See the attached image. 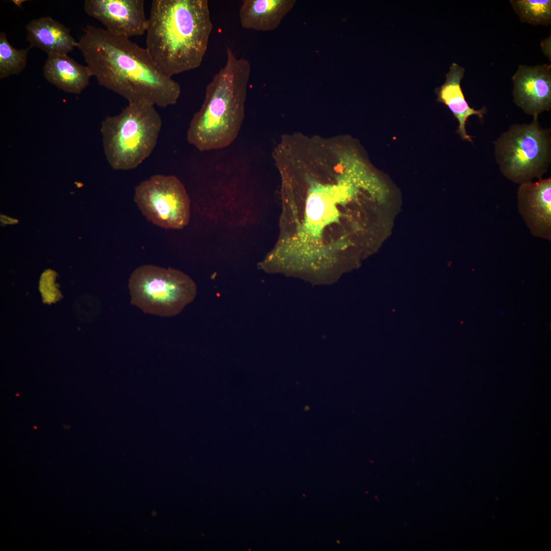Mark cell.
<instances>
[{"instance_id": "cell-1", "label": "cell", "mask_w": 551, "mask_h": 551, "mask_svg": "<svg viewBox=\"0 0 551 551\" xmlns=\"http://www.w3.org/2000/svg\"><path fill=\"white\" fill-rule=\"evenodd\" d=\"M86 66L99 85L129 104L165 108L178 102L179 84L164 74L146 48L130 38L89 25L78 41Z\"/></svg>"}, {"instance_id": "cell-2", "label": "cell", "mask_w": 551, "mask_h": 551, "mask_svg": "<svg viewBox=\"0 0 551 551\" xmlns=\"http://www.w3.org/2000/svg\"><path fill=\"white\" fill-rule=\"evenodd\" d=\"M212 29L207 0H154L145 48L172 78L201 66Z\"/></svg>"}, {"instance_id": "cell-3", "label": "cell", "mask_w": 551, "mask_h": 551, "mask_svg": "<svg viewBox=\"0 0 551 551\" xmlns=\"http://www.w3.org/2000/svg\"><path fill=\"white\" fill-rule=\"evenodd\" d=\"M251 72L248 61L227 49L225 65L206 88L204 102L191 120L188 142L200 151L221 149L237 137L245 116Z\"/></svg>"}, {"instance_id": "cell-4", "label": "cell", "mask_w": 551, "mask_h": 551, "mask_svg": "<svg viewBox=\"0 0 551 551\" xmlns=\"http://www.w3.org/2000/svg\"><path fill=\"white\" fill-rule=\"evenodd\" d=\"M162 121L155 106L129 104L118 115L102 123L104 153L114 169L128 170L138 166L154 149Z\"/></svg>"}, {"instance_id": "cell-5", "label": "cell", "mask_w": 551, "mask_h": 551, "mask_svg": "<svg viewBox=\"0 0 551 551\" xmlns=\"http://www.w3.org/2000/svg\"><path fill=\"white\" fill-rule=\"evenodd\" d=\"M550 130L541 127L538 116L529 124L511 126L494 142L495 156L503 174L517 184L541 179L551 159Z\"/></svg>"}, {"instance_id": "cell-6", "label": "cell", "mask_w": 551, "mask_h": 551, "mask_svg": "<svg viewBox=\"0 0 551 551\" xmlns=\"http://www.w3.org/2000/svg\"><path fill=\"white\" fill-rule=\"evenodd\" d=\"M131 303L144 313L171 317L179 314L195 298L196 286L183 272L153 265L133 271L129 280Z\"/></svg>"}, {"instance_id": "cell-7", "label": "cell", "mask_w": 551, "mask_h": 551, "mask_svg": "<svg viewBox=\"0 0 551 551\" xmlns=\"http://www.w3.org/2000/svg\"><path fill=\"white\" fill-rule=\"evenodd\" d=\"M134 201L149 221L161 228L181 229L189 221V197L174 176L156 174L142 181L135 188Z\"/></svg>"}, {"instance_id": "cell-8", "label": "cell", "mask_w": 551, "mask_h": 551, "mask_svg": "<svg viewBox=\"0 0 551 551\" xmlns=\"http://www.w3.org/2000/svg\"><path fill=\"white\" fill-rule=\"evenodd\" d=\"M143 0H85L84 9L110 32L128 38L143 35L148 18Z\"/></svg>"}, {"instance_id": "cell-9", "label": "cell", "mask_w": 551, "mask_h": 551, "mask_svg": "<svg viewBox=\"0 0 551 551\" xmlns=\"http://www.w3.org/2000/svg\"><path fill=\"white\" fill-rule=\"evenodd\" d=\"M515 104L534 117L551 108V65H520L512 78Z\"/></svg>"}, {"instance_id": "cell-10", "label": "cell", "mask_w": 551, "mask_h": 551, "mask_svg": "<svg viewBox=\"0 0 551 551\" xmlns=\"http://www.w3.org/2000/svg\"><path fill=\"white\" fill-rule=\"evenodd\" d=\"M518 211L531 233L549 239L551 236V179L520 185L517 191Z\"/></svg>"}, {"instance_id": "cell-11", "label": "cell", "mask_w": 551, "mask_h": 551, "mask_svg": "<svg viewBox=\"0 0 551 551\" xmlns=\"http://www.w3.org/2000/svg\"><path fill=\"white\" fill-rule=\"evenodd\" d=\"M26 30L29 47L38 48L47 56L68 55L77 47L78 41L71 35L70 30L50 17L32 19Z\"/></svg>"}, {"instance_id": "cell-12", "label": "cell", "mask_w": 551, "mask_h": 551, "mask_svg": "<svg viewBox=\"0 0 551 551\" xmlns=\"http://www.w3.org/2000/svg\"><path fill=\"white\" fill-rule=\"evenodd\" d=\"M465 68L453 63L446 74L444 83L436 88L437 101L445 104L459 122L457 133L463 140L472 142L470 136L467 134L465 123L468 117L476 115L482 119L486 112L485 107L480 110L471 108L466 102L462 90L460 83L464 76Z\"/></svg>"}, {"instance_id": "cell-13", "label": "cell", "mask_w": 551, "mask_h": 551, "mask_svg": "<svg viewBox=\"0 0 551 551\" xmlns=\"http://www.w3.org/2000/svg\"><path fill=\"white\" fill-rule=\"evenodd\" d=\"M295 3V0H244L239 11L240 23L247 30L273 31Z\"/></svg>"}, {"instance_id": "cell-14", "label": "cell", "mask_w": 551, "mask_h": 551, "mask_svg": "<svg viewBox=\"0 0 551 551\" xmlns=\"http://www.w3.org/2000/svg\"><path fill=\"white\" fill-rule=\"evenodd\" d=\"M45 79L62 90L80 93L92 77L87 67L77 62L68 55H48L43 67Z\"/></svg>"}, {"instance_id": "cell-15", "label": "cell", "mask_w": 551, "mask_h": 551, "mask_svg": "<svg viewBox=\"0 0 551 551\" xmlns=\"http://www.w3.org/2000/svg\"><path fill=\"white\" fill-rule=\"evenodd\" d=\"M512 8L522 22L547 26L551 22V1L512 0Z\"/></svg>"}, {"instance_id": "cell-16", "label": "cell", "mask_w": 551, "mask_h": 551, "mask_svg": "<svg viewBox=\"0 0 551 551\" xmlns=\"http://www.w3.org/2000/svg\"><path fill=\"white\" fill-rule=\"evenodd\" d=\"M30 48L16 49L9 42L6 34L0 33V79L21 73L27 65Z\"/></svg>"}, {"instance_id": "cell-17", "label": "cell", "mask_w": 551, "mask_h": 551, "mask_svg": "<svg viewBox=\"0 0 551 551\" xmlns=\"http://www.w3.org/2000/svg\"><path fill=\"white\" fill-rule=\"evenodd\" d=\"M550 37L549 38H548L543 40L541 43L542 51L544 52V55L547 56L548 58L549 56V58H550V53H550V49H549V47H550Z\"/></svg>"}]
</instances>
